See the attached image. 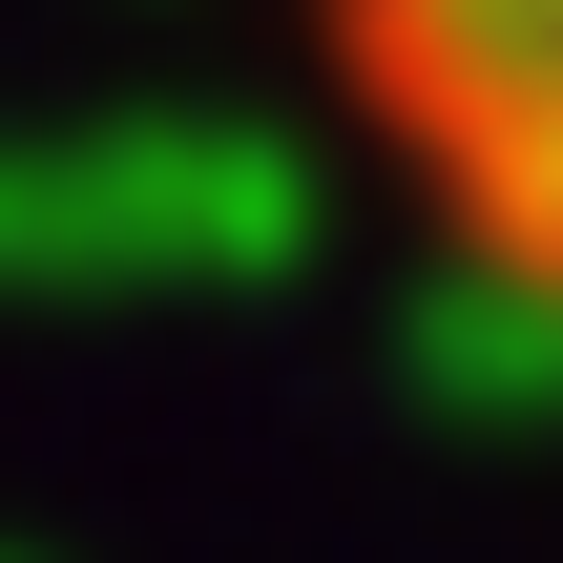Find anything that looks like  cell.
I'll return each mask as SVG.
<instances>
[{"mask_svg":"<svg viewBox=\"0 0 563 563\" xmlns=\"http://www.w3.org/2000/svg\"><path fill=\"white\" fill-rule=\"evenodd\" d=\"M313 42L355 125L418 167V209L481 272L563 292V0H313Z\"/></svg>","mask_w":563,"mask_h":563,"instance_id":"6da1fadb","label":"cell"}]
</instances>
